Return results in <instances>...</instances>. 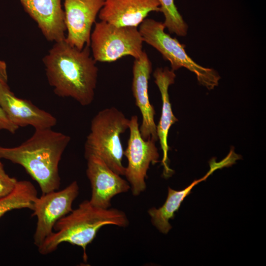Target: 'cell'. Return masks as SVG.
<instances>
[{"label": "cell", "instance_id": "cell-21", "mask_svg": "<svg viewBox=\"0 0 266 266\" xmlns=\"http://www.w3.org/2000/svg\"><path fill=\"white\" fill-rule=\"evenodd\" d=\"M8 75L6 63L0 59V83H7Z\"/></svg>", "mask_w": 266, "mask_h": 266}, {"label": "cell", "instance_id": "cell-12", "mask_svg": "<svg viewBox=\"0 0 266 266\" xmlns=\"http://www.w3.org/2000/svg\"><path fill=\"white\" fill-rule=\"evenodd\" d=\"M0 105L15 125L31 126L36 129L52 128L56 118L50 113L34 105L30 100L16 97L7 83H0Z\"/></svg>", "mask_w": 266, "mask_h": 266}, {"label": "cell", "instance_id": "cell-4", "mask_svg": "<svg viewBox=\"0 0 266 266\" xmlns=\"http://www.w3.org/2000/svg\"><path fill=\"white\" fill-rule=\"evenodd\" d=\"M130 119L114 107L100 111L91 121L85 143V157L100 158L117 174L124 175V149L120 136L129 129Z\"/></svg>", "mask_w": 266, "mask_h": 266}, {"label": "cell", "instance_id": "cell-3", "mask_svg": "<svg viewBox=\"0 0 266 266\" xmlns=\"http://www.w3.org/2000/svg\"><path fill=\"white\" fill-rule=\"evenodd\" d=\"M129 224L123 211L96 207L85 200L55 223L53 227L55 232L44 240L38 250L40 254L47 255L56 250L61 243L67 242L83 249V258L86 262L87 246L94 240L101 227L111 225L125 228Z\"/></svg>", "mask_w": 266, "mask_h": 266}, {"label": "cell", "instance_id": "cell-10", "mask_svg": "<svg viewBox=\"0 0 266 266\" xmlns=\"http://www.w3.org/2000/svg\"><path fill=\"white\" fill-rule=\"evenodd\" d=\"M87 160L86 174L92 189L91 204L107 209L116 195L127 192L131 187L128 181L110 169L99 157L91 155Z\"/></svg>", "mask_w": 266, "mask_h": 266}, {"label": "cell", "instance_id": "cell-14", "mask_svg": "<svg viewBox=\"0 0 266 266\" xmlns=\"http://www.w3.org/2000/svg\"><path fill=\"white\" fill-rule=\"evenodd\" d=\"M160 6L158 0H105L99 18L117 26L137 27L149 13L160 11Z\"/></svg>", "mask_w": 266, "mask_h": 266}, {"label": "cell", "instance_id": "cell-11", "mask_svg": "<svg viewBox=\"0 0 266 266\" xmlns=\"http://www.w3.org/2000/svg\"><path fill=\"white\" fill-rule=\"evenodd\" d=\"M152 70V63L145 51L135 59L133 66L132 92L135 104L140 111L142 121L139 131L142 137L151 138L155 142L158 138L154 120L155 111L148 95V82Z\"/></svg>", "mask_w": 266, "mask_h": 266}, {"label": "cell", "instance_id": "cell-7", "mask_svg": "<svg viewBox=\"0 0 266 266\" xmlns=\"http://www.w3.org/2000/svg\"><path fill=\"white\" fill-rule=\"evenodd\" d=\"M138 119L136 115L132 116L130 119V136L127 147L124 150V155L128 160L124 175L134 196L146 190L145 179L150 165L158 162L159 158L156 142L151 138L145 140L142 137Z\"/></svg>", "mask_w": 266, "mask_h": 266}, {"label": "cell", "instance_id": "cell-15", "mask_svg": "<svg viewBox=\"0 0 266 266\" xmlns=\"http://www.w3.org/2000/svg\"><path fill=\"white\" fill-rule=\"evenodd\" d=\"M155 82L160 92L162 100V109L161 118L156 126L158 138L159 139L163 151L162 161L164 166V174L165 177H169L173 170L168 166L167 153L169 147L167 144V136L170 127L178 121L172 111L168 95L169 86L174 83L176 75L174 71L168 67H159L155 69L153 73Z\"/></svg>", "mask_w": 266, "mask_h": 266}, {"label": "cell", "instance_id": "cell-18", "mask_svg": "<svg viewBox=\"0 0 266 266\" xmlns=\"http://www.w3.org/2000/svg\"><path fill=\"white\" fill-rule=\"evenodd\" d=\"M160 2V11L165 17L163 22L170 33L184 36L188 31V25L176 8L174 0H158Z\"/></svg>", "mask_w": 266, "mask_h": 266}, {"label": "cell", "instance_id": "cell-13", "mask_svg": "<svg viewBox=\"0 0 266 266\" xmlns=\"http://www.w3.org/2000/svg\"><path fill=\"white\" fill-rule=\"evenodd\" d=\"M19 1L48 41L56 42L65 39L66 28L61 0Z\"/></svg>", "mask_w": 266, "mask_h": 266}, {"label": "cell", "instance_id": "cell-9", "mask_svg": "<svg viewBox=\"0 0 266 266\" xmlns=\"http://www.w3.org/2000/svg\"><path fill=\"white\" fill-rule=\"evenodd\" d=\"M105 0H64L66 41L79 50L90 46L92 27Z\"/></svg>", "mask_w": 266, "mask_h": 266}, {"label": "cell", "instance_id": "cell-1", "mask_svg": "<svg viewBox=\"0 0 266 266\" xmlns=\"http://www.w3.org/2000/svg\"><path fill=\"white\" fill-rule=\"evenodd\" d=\"M90 53L89 46L79 50L65 39L55 42L42 60L56 95L71 98L82 106L93 101L98 68Z\"/></svg>", "mask_w": 266, "mask_h": 266}, {"label": "cell", "instance_id": "cell-5", "mask_svg": "<svg viewBox=\"0 0 266 266\" xmlns=\"http://www.w3.org/2000/svg\"><path fill=\"white\" fill-rule=\"evenodd\" d=\"M163 22L146 18L139 25V32L143 42L158 51L169 62L171 69L185 67L195 74L199 82L208 90L218 86L221 77L216 70L203 67L195 63L187 54L185 45L165 32Z\"/></svg>", "mask_w": 266, "mask_h": 266}, {"label": "cell", "instance_id": "cell-6", "mask_svg": "<svg viewBox=\"0 0 266 266\" xmlns=\"http://www.w3.org/2000/svg\"><path fill=\"white\" fill-rule=\"evenodd\" d=\"M143 40L137 27H119L100 21L95 23L90 47L96 62H112L126 56L142 54Z\"/></svg>", "mask_w": 266, "mask_h": 266}, {"label": "cell", "instance_id": "cell-17", "mask_svg": "<svg viewBox=\"0 0 266 266\" xmlns=\"http://www.w3.org/2000/svg\"><path fill=\"white\" fill-rule=\"evenodd\" d=\"M37 198L36 188L31 182L18 181L14 190L0 199V218L13 209L28 208L33 210Z\"/></svg>", "mask_w": 266, "mask_h": 266}, {"label": "cell", "instance_id": "cell-16", "mask_svg": "<svg viewBox=\"0 0 266 266\" xmlns=\"http://www.w3.org/2000/svg\"><path fill=\"white\" fill-rule=\"evenodd\" d=\"M211 174L208 171L203 178L194 181L183 190L176 191L168 187L167 198L164 204L159 208L152 207L148 210L153 225L161 233L167 234L172 228L169 221L174 218L175 212L178 210L184 199L190 194L195 185L205 180Z\"/></svg>", "mask_w": 266, "mask_h": 266}, {"label": "cell", "instance_id": "cell-19", "mask_svg": "<svg viewBox=\"0 0 266 266\" xmlns=\"http://www.w3.org/2000/svg\"><path fill=\"white\" fill-rule=\"evenodd\" d=\"M18 180L9 176L5 171L0 162V199L10 194L16 187Z\"/></svg>", "mask_w": 266, "mask_h": 266}, {"label": "cell", "instance_id": "cell-20", "mask_svg": "<svg viewBox=\"0 0 266 266\" xmlns=\"http://www.w3.org/2000/svg\"><path fill=\"white\" fill-rule=\"evenodd\" d=\"M19 127L10 120L8 115L0 105V131L6 130L11 133H15Z\"/></svg>", "mask_w": 266, "mask_h": 266}, {"label": "cell", "instance_id": "cell-2", "mask_svg": "<svg viewBox=\"0 0 266 266\" xmlns=\"http://www.w3.org/2000/svg\"><path fill=\"white\" fill-rule=\"evenodd\" d=\"M70 140L51 128L36 129L32 136L14 147L0 146V159L23 166L39 185L42 194L59 189V164Z\"/></svg>", "mask_w": 266, "mask_h": 266}, {"label": "cell", "instance_id": "cell-8", "mask_svg": "<svg viewBox=\"0 0 266 266\" xmlns=\"http://www.w3.org/2000/svg\"><path fill=\"white\" fill-rule=\"evenodd\" d=\"M79 190L74 181L62 190L51 191L37 198L32 216L37 218L33 240L37 247L52 233L55 223L73 210L72 203Z\"/></svg>", "mask_w": 266, "mask_h": 266}]
</instances>
